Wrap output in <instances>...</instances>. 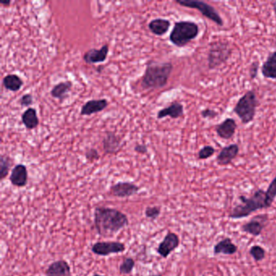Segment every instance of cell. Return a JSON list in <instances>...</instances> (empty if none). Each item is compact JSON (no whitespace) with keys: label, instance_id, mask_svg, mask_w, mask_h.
<instances>
[{"label":"cell","instance_id":"6da1fadb","mask_svg":"<svg viewBox=\"0 0 276 276\" xmlns=\"http://www.w3.org/2000/svg\"><path fill=\"white\" fill-rule=\"evenodd\" d=\"M96 233L103 238H111L129 225L126 214L111 207H97L94 211Z\"/></svg>","mask_w":276,"mask_h":276},{"label":"cell","instance_id":"7a4b0ae2","mask_svg":"<svg viewBox=\"0 0 276 276\" xmlns=\"http://www.w3.org/2000/svg\"><path fill=\"white\" fill-rule=\"evenodd\" d=\"M174 66L171 63L149 62L142 77L141 86L144 89L164 88L168 84Z\"/></svg>","mask_w":276,"mask_h":276},{"label":"cell","instance_id":"3957f363","mask_svg":"<svg viewBox=\"0 0 276 276\" xmlns=\"http://www.w3.org/2000/svg\"><path fill=\"white\" fill-rule=\"evenodd\" d=\"M239 199L242 203L236 206L229 214V218L231 219H242L249 216L252 213L260 209L268 208L266 191L261 189L256 190L250 198L240 196Z\"/></svg>","mask_w":276,"mask_h":276},{"label":"cell","instance_id":"277c9868","mask_svg":"<svg viewBox=\"0 0 276 276\" xmlns=\"http://www.w3.org/2000/svg\"><path fill=\"white\" fill-rule=\"evenodd\" d=\"M199 27L193 21H182L175 23L170 35L171 43L177 47L186 46L190 41L198 37Z\"/></svg>","mask_w":276,"mask_h":276},{"label":"cell","instance_id":"5b68a950","mask_svg":"<svg viewBox=\"0 0 276 276\" xmlns=\"http://www.w3.org/2000/svg\"><path fill=\"white\" fill-rule=\"evenodd\" d=\"M258 100L254 91H248L239 99L233 112L239 117L243 124L251 123L256 115Z\"/></svg>","mask_w":276,"mask_h":276},{"label":"cell","instance_id":"8992f818","mask_svg":"<svg viewBox=\"0 0 276 276\" xmlns=\"http://www.w3.org/2000/svg\"><path fill=\"white\" fill-rule=\"evenodd\" d=\"M230 45L223 41H215L211 44L208 53V68L213 70L225 64L231 56Z\"/></svg>","mask_w":276,"mask_h":276},{"label":"cell","instance_id":"52a82bcc","mask_svg":"<svg viewBox=\"0 0 276 276\" xmlns=\"http://www.w3.org/2000/svg\"><path fill=\"white\" fill-rule=\"evenodd\" d=\"M176 4L189 9H196L202 13L203 17L215 23L217 25H224L223 20L218 12L211 5L206 2L199 0H176Z\"/></svg>","mask_w":276,"mask_h":276},{"label":"cell","instance_id":"ba28073f","mask_svg":"<svg viewBox=\"0 0 276 276\" xmlns=\"http://www.w3.org/2000/svg\"><path fill=\"white\" fill-rule=\"evenodd\" d=\"M93 254L98 256L121 254L126 250L125 244L120 242H98L92 245L91 248Z\"/></svg>","mask_w":276,"mask_h":276},{"label":"cell","instance_id":"9c48e42d","mask_svg":"<svg viewBox=\"0 0 276 276\" xmlns=\"http://www.w3.org/2000/svg\"><path fill=\"white\" fill-rule=\"evenodd\" d=\"M180 245V239L176 233L169 232L164 237V240L159 244L158 246V254L161 256L162 258H167L170 254L176 250Z\"/></svg>","mask_w":276,"mask_h":276},{"label":"cell","instance_id":"30bf717a","mask_svg":"<svg viewBox=\"0 0 276 276\" xmlns=\"http://www.w3.org/2000/svg\"><path fill=\"white\" fill-rule=\"evenodd\" d=\"M139 191V187L135 183L129 182H119L113 185L109 192L113 196L118 198H127L133 196Z\"/></svg>","mask_w":276,"mask_h":276},{"label":"cell","instance_id":"8fae6325","mask_svg":"<svg viewBox=\"0 0 276 276\" xmlns=\"http://www.w3.org/2000/svg\"><path fill=\"white\" fill-rule=\"evenodd\" d=\"M102 147L104 154L115 155L123 147L122 138L112 131H107L102 139Z\"/></svg>","mask_w":276,"mask_h":276},{"label":"cell","instance_id":"7c38bea8","mask_svg":"<svg viewBox=\"0 0 276 276\" xmlns=\"http://www.w3.org/2000/svg\"><path fill=\"white\" fill-rule=\"evenodd\" d=\"M109 47L107 44L102 45L100 49H91L83 56V60L87 64H96L104 63L108 57Z\"/></svg>","mask_w":276,"mask_h":276},{"label":"cell","instance_id":"4fadbf2b","mask_svg":"<svg viewBox=\"0 0 276 276\" xmlns=\"http://www.w3.org/2000/svg\"><path fill=\"white\" fill-rule=\"evenodd\" d=\"M28 178H29V174H28L26 166L25 164H18L12 170L9 180L13 186L21 188L26 186L28 183Z\"/></svg>","mask_w":276,"mask_h":276},{"label":"cell","instance_id":"5bb4252c","mask_svg":"<svg viewBox=\"0 0 276 276\" xmlns=\"http://www.w3.org/2000/svg\"><path fill=\"white\" fill-rule=\"evenodd\" d=\"M108 102L106 99H94L87 101L83 104L80 111V115L82 116H90L97 113L102 112L108 107Z\"/></svg>","mask_w":276,"mask_h":276},{"label":"cell","instance_id":"9a60e30c","mask_svg":"<svg viewBox=\"0 0 276 276\" xmlns=\"http://www.w3.org/2000/svg\"><path fill=\"white\" fill-rule=\"evenodd\" d=\"M239 153V147L238 144L233 143L226 146L221 150L219 155H217L216 161L219 165L226 166L231 164Z\"/></svg>","mask_w":276,"mask_h":276},{"label":"cell","instance_id":"2e32d148","mask_svg":"<svg viewBox=\"0 0 276 276\" xmlns=\"http://www.w3.org/2000/svg\"><path fill=\"white\" fill-rule=\"evenodd\" d=\"M267 220L266 215H258L250 222L245 224L242 227V231L249 233L254 237H258L262 233L265 226V222Z\"/></svg>","mask_w":276,"mask_h":276},{"label":"cell","instance_id":"e0dca14e","mask_svg":"<svg viewBox=\"0 0 276 276\" xmlns=\"http://www.w3.org/2000/svg\"><path fill=\"white\" fill-rule=\"evenodd\" d=\"M45 276H72L71 267L65 260H58L48 266Z\"/></svg>","mask_w":276,"mask_h":276},{"label":"cell","instance_id":"ac0fdd59","mask_svg":"<svg viewBox=\"0 0 276 276\" xmlns=\"http://www.w3.org/2000/svg\"><path fill=\"white\" fill-rule=\"evenodd\" d=\"M237 127L238 125L234 119H227L215 127V132L221 139H229L235 134Z\"/></svg>","mask_w":276,"mask_h":276},{"label":"cell","instance_id":"d6986e66","mask_svg":"<svg viewBox=\"0 0 276 276\" xmlns=\"http://www.w3.org/2000/svg\"><path fill=\"white\" fill-rule=\"evenodd\" d=\"M183 115H184V107H183L182 104L178 102V101H174L168 107L161 108L157 113V119H162L165 118V117L169 116L171 119H179Z\"/></svg>","mask_w":276,"mask_h":276},{"label":"cell","instance_id":"ffe728a7","mask_svg":"<svg viewBox=\"0 0 276 276\" xmlns=\"http://www.w3.org/2000/svg\"><path fill=\"white\" fill-rule=\"evenodd\" d=\"M171 23L169 20L162 18L154 19L148 24V29L156 36H163L168 32Z\"/></svg>","mask_w":276,"mask_h":276},{"label":"cell","instance_id":"44dd1931","mask_svg":"<svg viewBox=\"0 0 276 276\" xmlns=\"http://www.w3.org/2000/svg\"><path fill=\"white\" fill-rule=\"evenodd\" d=\"M214 254H223L225 255H233L238 252V246L234 245L230 238H226L214 246Z\"/></svg>","mask_w":276,"mask_h":276},{"label":"cell","instance_id":"7402d4cb","mask_svg":"<svg viewBox=\"0 0 276 276\" xmlns=\"http://www.w3.org/2000/svg\"><path fill=\"white\" fill-rule=\"evenodd\" d=\"M262 74L265 78L276 80V50L270 53L262 64Z\"/></svg>","mask_w":276,"mask_h":276},{"label":"cell","instance_id":"603a6c76","mask_svg":"<svg viewBox=\"0 0 276 276\" xmlns=\"http://www.w3.org/2000/svg\"><path fill=\"white\" fill-rule=\"evenodd\" d=\"M21 121L26 129L33 130L39 125L37 111L34 108H28L21 116Z\"/></svg>","mask_w":276,"mask_h":276},{"label":"cell","instance_id":"cb8c5ba5","mask_svg":"<svg viewBox=\"0 0 276 276\" xmlns=\"http://www.w3.org/2000/svg\"><path fill=\"white\" fill-rule=\"evenodd\" d=\"M72 85L73 84L70 81H64V82L59 83L52 88L51 91H50V95L53 98L59 99V100L63 101L68 97V92L72 88Z\"/></svg>","mask_w":276,"mask_h":276},{"label":"cell","instance_id":"d4e9b609","mask_svg":"<svg viewBox=\"0 0 276 276\" xmlns=\"http://www.w3.org/2000/svg\"><path fill=\"white\" fill-rule=\"evenodd\" d=\"M3 85L7 90L17 92L22 88L24 85V81L20 76H17L16 74H9L3 79Z\"/></svg>","mask_w":276,"mask_h":276},{"label":"cell","instance_id":"484cf974","mask_svg":"<svg viewBox=\"0 0 276 276\" xmlns=\"http://www.w3.org/2000/svg\"><path fill=\"white\" fill-rule=\"evenodd\" d=\"M13 160L9 155H1L0 156V180L3 181L9 175Z\"/></svg>","mask_w":276,"mask_h":276},{"label":"cell","instance_id":"4316f807","mask_svg":"<svg viewBox=\"0 0 276 276\" xmlns=\"http://www.w3.org/2000/svg\"><path fill=\"white\" fill-rule=\"evenodd\" d=\"M135 260L132 258H126L123 259L121 265L119 266V272L122 274H130L133 271L135 268Z\"/></svg>","mask_w":276,"mask_h":276},{"label":"cell","instance_id":"83f0119b","mask_svg":"<svg viewBox=\"0 0 276 276\" xmlns=\"http://www.w3.org/2000/svg\"><path fill=\"white\" fill-rule=\"evenodd\" d=\"M266 195V204H267L268 207H270L276 197V176L268 186Z\"/></svg>","mask_w":276,"mask_h":276},{"label":"cell","instance_id":"f1b7e54d","mask_svg":"<svg viewBox=\"0 0 276 276\" xmlns=\"http://www.w3.org/2000/svg\"><path fill=\"white\" fill-rule=\"evenodd\" d=\"M250 254L256 262H260L265 258L266 252L263 248L259 246H254L250 248Z\"/></svg>","mask_w":276,"mask_h":276},{"label":"cell","instance_id":"f546056e","mask_svg":"<svg viewBox=\"0 0 276 276\" xmlns=\"http://www.w3.org/2000/svg\"><path fill=\"white\" fill-rule=\"evenodd\" d=\"M215 148L212 146H205L199 150L198 157L199 160H207L215 154Z\"/></svg>","mask_w":276,"mask_h":276},{"label":"cell","instance_id":"4dcf8cb0","mask_svg":"<svg viewBox=\"0 0 276 276\" xmlns=\"http://www.w3.org/2000/svg\"><path fill=\"white\" fill-rule=\"evenodd\" d=\"M161 210L160 207H147L145 209V215L148 219L151 220H155L157 219L158 217L160 216Z\"/></svg>","mask_w":276,"mask_h":276},{"label":"cell","instance_id":"1f68e13d","mask_svg":"<svg viewBox=\"0 0 276 276\" xmlns=\"http://www.w3.org/2000/svg\"><path fill=\"white\" fill-rule=\"evenodd\" d=\"M84 155H85L86 160L91 162V163L100 159V154H99L98 151L95 149V148H89V149L87 150Z\"/></svg>","mask_w":276,"mask_h":276},{"label":"cell","instance_id":"d6a6232c","mask_svg":"<svg viewBox=\"0 0 276 276\" xmlns=\"http://www.w3.org/2000/svg\"><path fill=\"white\" fill-rule=\"evenodd\" d=\"M33 97L32 95L29 93H26V94L23 95L21 96V99L19 100V103L22 107H29L31 104H33Z\"/></svg>","mask_w":276,"mask_h":276},{"label":"cell","instance_id":"836d02e7","mask_svg":"<svg viewBox=\"0 0 276 276\" xmlns=\"http://www.w3.org/2000/svg\"><path fill=\"white\" fill-rule=\"evenodd\" d=\"M216 111L214 109H211V108H205L201 112V115L203 117V119H214L217 116Z\"/></svg>","mask_w":276,"mask_h":276},{"label":"cell","instance_id":"e575fe53","mask_svg":"<svg viewBox=\"0 0 276 276\" xmlns=\"http://www.w3.org/2000/svg\"><path fill=\"white\" fill-rule=\"evenodd\" d=\"M258 68H259V63L258 62H254L250 65V76L252 80L255 79L256 76H258Z\"/></svg>","mask_w":276,"mask_h":276},{"label":"cell","instance_id":"d590c367","mask_svg":"<svg viewBox=\"0 0 276 276\" xmlns=\"http://www.w3.org/2000/svg\"><path fill=\"white\" fill-rule=\"evenodd\" d=\"M134 150H135V152H137L139 154H142V155H144V154H147V147L145 144L143 143H138L134 147Z\"/></svg>","mask_w":276,"mask_h":276},{"label":"cell","instance_id":"8d00e7d4","mask_svg":"<svg viewBox=\"0 0 276 276\" xmlns=\"http://www.w3.org/2000/svg\"><path fill=\"white\" fill-rule=\"evenodd\" d=\"M11 3L12 2H11L10 0H9V1H5V0H2V1L0 2V4H1V5H4V6L9 7L10 6Z\"/></svg>","mask_w":276,"mask_h":276},{"label":"cell","instance_id":"74e56055","mask_svg":"<svg viewBox=\"0 0 276 276\" xmlns=\"http://www.w3.org/2000/svg\"><path fill=\"white\" fill-rule=\"evenodd\" d=\"M272 5H273V10H274V13L276 14V2L273 3Z\"/></svg>","mask_w":276,"mask_h":276},{"label":"cell","instance_id":"f35d334b","mask_svg":"<svg viewBox=\"0 0 276 276\" xmlns=\"http://www.w3.org/2000/svg\"><path fill=\"white\" fill-rule=\"evenodd\" d=\"M149 276H163V275H162V274H152Z\"/></svg>","mask_w":276,"mask_h":276},{"label":"cell","instance_id":"ab89813d","mask_svg":"<svg viewBox=\"0 0 276 276\" xmlns=\"http://www.w3.org/2000/svg\"><path fill=\"white\" fill-rule=\"evenodd\" d=\"M92 276H104V275H101V274H94Z\"/></svg>","mask_w":276,"mask_h":276}]
</instances>
